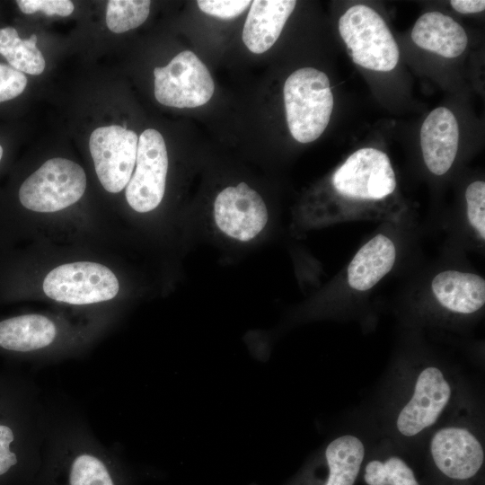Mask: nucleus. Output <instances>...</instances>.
Instances as JSON below:
<instances>
[{
  "label": "nucleus",
  "instance_id": "obj_11",
  "mask_svg": "<svg viewBox=\"0 0 485 485\" xmlns=\"http://www.w3.org/2000/svg\"><path fill=\"white\" fill-rule=\"evenodd\" d=\"M431 454L437 468L456 480L474 476L484 459L483 449L477 438L459 428L437 431L431 441Z\"/></svg>",
  "mask_w": 485,
  "mask_h": 485
},
{
  "label": "nucleus",
  "instance_id": "obj_20",
  "mask_svg": "<svg viewBox=\"0 0 485 485\" xmlns=\"http://www.w3.org/2000/svg\"><path fill=\"white\" fill-rule=\"evenodd\" d=\"M150 4L148 0H110L106 10L109 30L122 33L138 27L146 20Z\"/></svg>",
  "mask_w": 485,
  "mask_h": 485
},
{
  "label": "nucleus",
  "instance_id": "obj_10",
  "mask_svg": "<svg viewBox=\"0 0 485 485\" xmlns=\"http://www.w3.org/2000/svg\"><path fill=\"white\" fill-rule=\"evenodd\" d=\"M451 395L448 383L436 367L423 370L417 380L410 401L397 419L399 431L411 436L433 425Z\"/></svg>",
  "mask_w": 485,
  "mask_h": 485
},
{
  "label": "nucleus",
  "instance_id": "obj_18",
  "mask_svg": "<svg viewBox=\"0 0 485 485\" xmlns=\"http://www.w3.org/2000/svg\"><path fill=\"white\" fill-rule=\"evenodd\" d=\"M364 454V445L356 436H343L330 443L325 451L330 472L324 485H353Z\"/></svg>",
  "mask_w": 485,
  "mask_h": 485
},
{
  "label": "nucleus",
  "instance_id": "obj_9",
  "mask_svg": "<svg viewBox=\"0 0 485 485\" xmlns=\"http://www.w3.org/2000/svg\"><path fill=\"white\" fill-rule=\"evenodd\" d=\"M214 216L223 233L242 242L257 236L268 221L262 198L245 182L227 187L218 193L214 204Z\"/></svg>",
  "mask_w": 485,
  "mask_h": 485
},
{
  "label": "nucleus",
  "instance_id": "obj_28",
  "mask_svg": "<svg viewBox=\"0 0 485 485\" xmlns=\"http://www.w3.org/2000/svg\"><path fill=\"white\" fill-rule=\"evenodd\" d=\"M452 7L461 13H474L482 12L485 8L483 0H453Z\"/></svg>",
  "mask_w": 485,
  "mask_h": 485
},
{
  "label": "nucleus",
  "instance_id": "obj_5",
  "mask_svg": "<svg viewBox=\"0 0 485 485\" xmlns=\"http://www.w3.org/2000/svg\"><path fill=\"white\" fill-rule=\"evenodd\" d=\"M115 274L104 265L80 261L60 265L44 278L43 291L49 298L71 304L108 301L119 292Z\"/></svg>",
  "mask_w": 485,
  "mask_h": 485
},
{
  "label": "nucleus",
  "instance_id": "obj_25",
  "mask_svg": "<svg viewBox=\"0 0 485 485\" xmlns=\"http://www.w3.org/2000/svg\"><path fill=\"white\" fill-rule=\"evenodd\" d=\"M27 85L24 74L0 63V102L19 96Z\"/></svg>",
  "mask_w": 485,
  "mask_h": 485
},
{
  "label": "nucleus",
  "instance_id": "obj_23",
  "mask_svg": "<svg viewBox=\"0 0 485 485\" xmlns=\"http://www.w3.org/2000/svg\"><path fill=\"white\" fill-rule=\"evenodd\" d=\"M467 216L472 226L482 240L485 238V183L477 181L471 183L465 191Z\"/></svg>",
  "mask_w": 485,
  "mask_h": 485
},
{
  "label": "nucleus",
  "instance_id": "obj_13",
  "mask_svg": "<svg viewBox=\"0 0 485 485\" xmlns=\"http://www.w3.org/2000/svg\"><path fill=\"white\" fill-rule=\"evenodd\" d=\"M296 4L294 0L251 1L243 30L242 41L255 54L270 48Z\"/></svg>",
  "mask_w": 485,
  "mask_h": 485
},
{
  "label": "nucleus",
  "instance_id": "obj_4",
  "mask_svg": "<svg viewBox=\"0 0 485 485\" xmlns=\"http://www.w3.org/2000/svg\"><path fill=\"white\" fill-rule=\"evenodd\" d=\"M154 96L165 106L195 108L207 103L215 90L212 76L192 51L176 55L163 67H155Z\"/></svg>",
  "mask_w": 485,
  "mask_h": 485
},
{
  "label": "nucleus",
  "instance_id": "obj_22",
  "mask_svg": "<svg viewBox=\"0 0 485 485\" xmlns=\"http://www.w3.org/2000/svg\"><path fill=\"white\" fill-rule=\"evenodd\" d=\"M70 485H114L105 464L91 454L77 456L69 474Z\"/></svg>",
  "mask_w": 485,
  "mask_h": 485
},
{
  "label": "nucleus",
  "instance_id": "obj_29",
  "mask_svg": "<svg viewBox=\"0 0 485 485\" xmlns=\"http://www.w3.org/2000/svg\"><path fill=\"white\" fill-rule=\"evenodd\" d=\"M2 156H3V147L0 146V160L2 159Z\"/></svg>",
  "mask_w": 485,
  "mask_h": 485
},
{
  "label": "nucleus",
  "instance_id": "obj_16",
  "mask_svg": "<svg viewBox=\"0 0 485 485\" xmlns=\"http://www.w3.org/2000/svg\"><path fill=\"white\" fill-rule=\"evenodd\" d=\"M393 242L384 234H377L356 253L348 268V283L357 291H366L376 285L395 262Z\"/></svg>",
  "mask_w": 485,
  "mask_h": 485
},
{
  "label": "nucleus",
  "instance_id": "obj_12",
  "mask_svg": "<svg viewBox=\"0 0 485 485\" xmlns=\"http://www.w3.org/2000/svg\"><path fill=\"white\" fill-rule=\"evenodd\" d=\"M459 128L453 112L438 107L424 120L420 146L428 169L436 175L445 174L452 166L458 150Z\"/></svg>",
  "mask_w": 485,
  "mask_h": 485
},
{
  "label": "nucleus",
  "instance_id": "obj_24",
  "mask_svg": "<svg viewBox=\"0 0 485 485\" xmlns=\"http://www.w3.org/2000/svg\"><path fill=\"white\" fill-rule=\"evenodd\" d=\"M199 9L212 16L222 19H231L240 15L249 7V0H199L197 2Z\"/></svg>",
  "mask_w": 485,
  "mask_h": 485
},
{
  "label": "nucleus",
  "instance_id": "obj_21",
  "mask_svg": "<svg viewBox=\"0 0 485 485\" xmlns=\"http://www.w3.org/2000/svg\"><path fill=\"white\" fill-rule=\"evenodd\" d=\"M368 485H419L412 470L400 458L367 463L364 475Z\"/></svg>",
  "mask_w": 485,
  "mask_h": 485
},
{
  "label": "nucleus",
  "instance_id": "obj_27",
  "mask_svg": "<svg viewBox=\"0 0 485 485\" xmlns=\"http://www.w3.org/2000/svg\"><path fill=\"white\" fill-rule=\"evenodd\" d=\"M13 438L12 429L0 425V475L17 463L16 454L10 450V444Z\"/></svg>",
  "mask_w": 485,
  "mask_h": 485
},
{
  "label": "nucleus",
  "instance_id": "obj_8",
  "mask_svg": "<svg viewBox=\"0 0 485 485\" xmlns=\"http://www.w3.org/2000/svg\"><path fill=\"white\" fill-rule=\"evenodd\" d=\"M138 137L118 125L93 131L89 147L97 177L109 192L118 193L128 183L136 164Z\"/></svg>",
  "mask_w": 485,
  "mask_h": 485
},
{
  "label": "nucleus",
  "instance_id": "obj_7",
  "mask_svg": "<svg viewBox=\"0 0 485 485\" xmlns=\"http://www.w3.org/2000/svg\"><path fill=\"white\" fill-rule=\"evenodd\" d=\"M168 154L162 135L146 129L138 138L136 169L125 191L128 205L137 212H149L164 195Z\"/></svg>",
  "mask_w": 485,
  "mask_h": 485
},
{
  "label": "nucleus",
  "instance_id": "obj_26",
  "mask_svg": "<svg viewBox=\"0 0 485 485\" xmlns=\"http://www.w3.org/2000/svg\"><path fill=\"white\" fill-rule=\"evenodd\" d=\"M20 10L27 14L42 12L47 15L68 16L74 9V4L68 0H19Z\"/></svg>",
  "mask_w": 485,
  "mask_h": 485
},
{
  "label": "nucleus",
  "instance_id": "obj_14",
  "mask_svg": "<svg viewBox=\"0 0 485 485\" xmlns=\"http://www.w3.org/2000/svg\"><path fill=\"white\" fill-rule=\"evenodd\" d=\"M411 39L419 48L447 58L460 56L468 43L463 28L436 11L426 13L417 20Z\"/></svg>",
  "mask_w": 485,
  "mask_h": 485
},
{
  "label": "nucleus",
  "instance_id": "obj_1",
  "mask_svg": "<svg viewBox=\"0 0 485 485\" xmlns=\"http://www.w3.org/2000/svg\"><path fill=\"white\" fill-rule=\"evenodd\" d=\"M283 92L292 137L300 143L316 140L328 126L333 109L326 74L313 67L297 69L286 80Z\"/></svg>",
  "mask_w": 485,
  "mask_h": 485
},
{
  "label": "nucleus",
  "instance_id": "obj_2",
  "mask_svg": "<svg viewBox=\"0 0 485 485\" xmlns=\"http://www.w3.org/2000/svg\"><path fill=\"white\" fill-rule=\"evenodd\" d=\"M340 34L354 63L388 72L399 61L398 45L384 19L365 4H355L340 18Z\"/></svg>",
  "mask_w": 485,
  "mask_h": 485
},
{
  "label": "nucleus",
  "instance_id": "obj_3",
  "mask_svg": "<svg viewBox=\"0 0 485 485\" xmlns=\"http://www.w3.org/2000/svg\"><path fill=\"white\" fill-rule=\"evenodd\" d=\"M85 188L86 175L79 164L64 158H52L23 181L19 199L30 210L51 213L77 202Z\"/></svg>",
  "mask_w": 485,
  "mask_h": 485
},
{
  "label": "nucleus",
  "instance_id": "obj_6",
  "mask_svg": "<svg viewBox=\"0 0 485 485\" xmlns=\"http://www.w3.org/2000/svg\"><path fill=\"white\" fill-rule=\"evenodd\" d=\"M334 189L342 196L358 199H381L396 187L390 159L384 152L365 147L350 154L332 176Z\"/></svg>",
  "mask_w": 485,
  "mask_h": 485
},
{
  "label": "nucleus",
  "instance_id": "obj_17",
  "mask_svg": "<svg viewBox=\"0 0 485 485\" xmlns=\"http://www.w3.org/2000/svg\"><path fill=\"white\" fill-rule=\"evenodd\" d=\"M56 326L46 316L25 314L0 322V347L13 351H31L48 346Z\"/></svg>",
  "mask_w": 485,
  "mask_h": 485
},
{
  "label": "nucleus",
  "instance_id": "obj_15",
  "mask_svg": "<svg viewBox=\"0 0 485 485\" xmlns=\"http://www.w3.org/2000/svg\"><path fill=\"white\" fill-rule=\"evenodd\" d=\"M431 287L437 301L455 313H472L485 303V280L476 274L445 270L433 278Z\"/></svg>",
  "mask_w": 485,
  "mask_h": 485
},
{
  "label": "nucleus",
  "instance_id": "obj_19",
  "mask_svg": "<svg viewBox=\"0 0 485 485\" xmlns=\"http://www.w3.org/2000/svg\"><path fill=\"white\" fill-rule=\"evenodd\" d=\"M36 43L35 34L22 40L13 27L0 29V54L5 57L10 66L22 74L37 75L45 69L44 57Z\"/></svg>",
  "mask_w": 485,
  "mask_h": 485
}]
</instances>
